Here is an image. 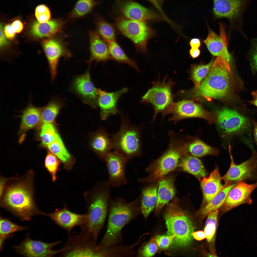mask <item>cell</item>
<instances>
[{
	"label": "cell",
	"mask_w": 257,
	"mask_h": 257,
	"mask_svg": "<svg viewBox=\"0 0 257 257\" xmlns=\"http://www.w3.org/2000/svg\"><path fill=\"white\" fill-rule=\"evenodd\" d=\"M109 204L106 229L103 238L97 245V249L121 243L122 229L135 218L140 210L139 198L127 203L118 198L110 201Z\"/></svg>",
	"instance_id": "1"
},
{
	"label": "cell",
	"mask_w": 257,
	"mask_h": 257,
	"mask_svg": "<svg viewBox=\"0 0 257 257\" xmlns=\"http://www.w3.org/2000/svg\"><path fill=\"white\" fill-rule=\"evenodd\" d=\"M232 83L229 63L217 56L208 74L197 89L198 94L206 99H221L228 94Z\"/></svg>",
	"instance_id": "2"
},
{
	"label": "cell",
	"mask_w": 257,
	"mask_h": 257,
	"mask_svg": "<svg viewBox=\"0 0 257 257\" xmlns=\"http://www.w3.org/2000/svg\"><path fill=\"white\" fill-rule=\"evenodd\" d=\"M87 222L84 229L97 239L103 227L107 214L109 202V187L104 182L95 186L85 193Z\"/></svg>",
	"instance_id": "3"
},
{
	"label": "cell",
	"mask_w": 257,
	"mask_h": 257,
	"mask_svg": "<svg viewBox=\"0 0 257 257\" xmlns=\"http://www.w3.org/2000/svg\"><path fill=\"white\" fill-rule=\"evenodd\" d=\"M31 188L23 182L9 186L3 194L2 206L23 221H29L35 215H44L36 207Z\"/></svg>",
	"instance_id": "4"
},
{
	"label": "cell",
	"mask_w": 257,
	"mask_h": 257,
	"mask_svg": "<svg viewBox=\"0 0 257 257\" xmlns=\"http://www.w3.org/2000/svg\"><path fill=\"white\" fill-rule=\"evenodd\" d=\"M164 217L168 235H174L173 244L175 248L184 247L192 242L194 227L186 213L175 202L168 205Z\"/></svg>",
	"instance_id": "5"
},
{
	"label": "cell",
	"mask_w": 257,
	"mask_h": 257,
	"mask_svg": "<svg viewBox=\"0 0 257 257\" xmlns=\"http://www.w3.org/2000/svg\"><path fill=\"white\" fill-rule=\"evenodd\" d=\"M121 124L118 132L112 135L113 148L123 154L128 160L141 154V146L139 127L131 124L127 114L119 111Z\"/></svg>",
	"instance_id": "6"
},
{
	"label": "cell",
	"mask_w": 257,
	"mask_h": 257,
	"mask_svg": "<svg viewBox=\"0 0 257 257\" xmlns=\"http://www.w3.org/2000/svg\"><path fill=\"white\" fill-rule=\"evenodd\" d=\"M159 76L152 87L142 96L140 103L144 104H151L153 107L154 114L152 121L157 114L161 113L164 117L168 114L169 111L174 103L175 95L172 92V89L175 83L171 79L167 80L166 75L162 80Z\"/></svg>",
	"instance_id": "7"
},
{
	"label": "cell",
	"mask_w": 257,
	"mask_h": 257,
	"mask_svg": "<svg viewBox=\"0 0 257 257\" xmlns=\"http://www.w3.org/2000/svg\"><path fill=\"white\" fill-rule=\"evenodd\" d=\"M115 25L119 32L133 42L138 52L146 53L148 41L154 32L145 21L119 17L115 19Z\"/></svg>",
	"instance_id": "8"
},
{
	"label": "cell",
	"mask_w": 257,
	"mask_h": 257,
	"mask_svg": "<svg viewBox=\"0 0 257 257\" xmlns=\"http://www.w3.org/2000/svg\"><path fill=\"white\" fill-rule=\"evenodd\" d=\"M172 143L168 149L153 164L149 177L139 181L153 182L159 180L177 167L181 158L186 154L185 145L184 143Z\"/></svg>",
	"instance_id": "9"
},
{
	"label": "cell",
	"mask_w": 257,
	"mask_h": 257,
	"mask_svg": "<svg viewBox=\"0 0 257 257\" xmlns=\"http://www.w3.org/2000/svg\"><path fill=\"white\" fill-rule=\"evenodd\" d=\"M69 237L60 249L59 255L65 257H97V239L84 229Z\"/></svg>",
	"instance_id": "10"
},
{
	"label": "cell",
	"mask_w": 257,
	"mask_h": 257,
	"mask_svg": "<svg viewBox=\"0 0 257 257\" xmlns=\"http://www.w3.org/2000/svg\"><path fill=\"white\" fill-rule=\"evenodd\" d=\"M169 114L172 115L170 120L175 122L192 118H203L211 124L217 120L216 114L206 110L201 105L190 100L183 99L174 102Z\"/></svg>",
	"instance_id": "11"
},
{
	"label": "cell",
	"mask_w": 257,
	"mask_h": 257,
	"mask_svg": "<svg viewBox=\"0 0 257 257\" xmlns=\"http://www.w3.org/2000/svg\"><path fill=\"white\" fill-rule=\"evenodd\" d=\"M216 116V121L219 127L227 134L243 131L249 126L247 119L234 109L223 108L218 111Z\"/></svg>",
	"instance_id": "12"
},
{
	"label": "cell",
	"mask_w": 257,
	"mask_h": 257,
	"mask_svg": "<svg viewBox=\"0 0 257 257\" xmlns=\"http://www.w3.org/2000/svg\"><path fill=\"white\" fill-rule=\"evenodd\" d=\"M122 154L115 150L110 152L105 159L109 174V178L105 182L108 187H120L126 184L125 169L128 161Z\"/></svg>",
	"instance_id": "13"
},
{
	"label": "cell",
	"mask_w": 257,
	"mask_h": 257,
	"mask_svg": "<svg viewBox=\"0 0 257 257\" xmlns=\"http://www.w3.org/2000/svg\"><path fill=\"white\" fill-rule=\"evenodd\" d=\"M229 151L231 160L230 166L226 174L221 178L224 181L225 187L252 178L257 167V160L254 158L237 164L234 161L230 144Z\"/></svg>",
	"instance_id": "14"
},
{
	"label": "cell",
	"mask_w": 257,
	"mask_h": 257,
	"mask_svg": "<svg viewBox=\"0 0 257 257\" xmlns=\"http://www.w3.org/2000/svg\"><path fill=\"white\" fill-rule=\"evenodd\" d=\"M60 240L50 243L32 240L28 237L19 245L15 246L16 251L22 255L30 257H52L59 253L60 249L53 247L60 243Z\"/></svg>",
	"instance_id": "15"
},
{
	"label": "cell",
	"mask_w": 257,
	"mask_h": 257,
	"mask_svg": "<svg viewBox=\"0 0 257 257\" xmlns=\"http://www.w3.org/2000/svg\"><path fill=\"white\" fill-rule=\"evenodd\" d=\"M57 225L64 229L70 234L74 227H79L81 229L85 227L87 222L86 214L75 213L69 209L66 206L53 213H46Z\"/></svg>",
	"instance_id": "16"
},
{
	"label": "cell",
	"mask_w": 257,
	"mask_h": 257,
	"mask_svg": "<svg viewBox=\"0 0 257 257\" xmlns=\"http://www.w3.org/2000/svg\"><path fill=\"white\" fill-rule=\"evenodd\" d=\"M72 88L84 103L94 108L98 106V89L92 81L89 70L75 78Z\"/></svg>",
	"instance_id": "17"
},
{
	"label": "cell",
	"mask_w": 257,
	"mask_h": 257,
	"mask_svg": "<svg viewBox=\"0 0 257 257\" xmlns=\"http://www.w3.org/2000/svg\"><path fill=\"white\" fill-rule=\"evenodd\" d=\"M257 187V182L251 184L243 181L237 182L229 191L222 205L223 209L230 210L241 205L251 204V194Z\"/></svg>",
	"instance_id": "18"
},
{
	"label": "cell",
	"mask_w": 257,
	"mask_h": 257,
	"mask_svg": "<svg viewBox=\"0 0 257 257\" xmlns=\"http://www.w3.org/2000/svg\"><path fill=\"white\" fill-rule=\"evenodd\" d=\"M248 0H214L213 12L217 19L225 18L231 21L242 16Z\"/></svg>",
	"instance_id": "19"
},
{
	"label": "cell",
	"mask_w": 257,
	"mask_h": 257,
	"mask_svg": "<svg viewBox=\"0 0 257 257\" xmlns=\"http://www.w3.org/2000/svg\"><path fill=\"white\" fill-rule=\"evenodd\" d=\"M119 9L125 18L131 20L145 21L149 20L158 21L164 19L162 16L131 1L120 3Z\"/></svg>",
	"instance_id": "20"
},
{
	"label": "cell",
	"mask_w": 257,
	"mask_h": 257,
	"mask_svg": "<svg viewBox=\"0 0 257 257\" xmlns=\"http://www.w3.org/2000/svg\"><path fill=\"white\" fill-rule=\"evenodd\" d=\"M220 27L219 36L209 29L208 35L204 42L213 55L220 56L229 63L231 57L228 50L227 40L224 27L220 23Z\"/></svg>",
	"instance_id": "21"
},
{
	"label": "cell",
	"mask_w": 257,
	"mask_h": 257,
	"mask_svg": "<svg viewBox=\"0 0 257 257\" xmlns=\"http://www.w3.org/2000/svg\"><path fill=\"white\" fill-rule=\"evenodd\" d=\"M128 91L127 88L112 92L98 89V105L100 109L102 120H105L110 115H115L119 112L117 108V101L119 98Z\"/></svg>",
	"instance_id": "22"
},
{
	"label": "cell",
	"mask_w": 257,
	"mask_h": 257,
	"mask_svg": "<svg viewBox=\"0 0 257 257\" xmlns=\"http://www.w3.org/2000/svg\"><path fill=\"white\" fill-rule=\"evenodd\" d=\"M44 50L49 63L51 80L54 81L57 73L58 60L61 56L67 53V51L59 40L50 39L44 43Z\"/></svg>",
	"instance_id": "23"
},
{
	"label": "cell",
	"mask_w": 257,
	"mask_h": 257,
	"mask_svg": "<svg viewBox=\"0 0 257 257\" xmlns=\"http://www.w3.org/2000/svg\"><path fill=\"white\" fill-rule=\"evenodd\" d=\"M218 168L216 167L208 178L204 177L200 182L203 195V204L210 202L224 187Z\"/></svg>",
	"instance_id": "24"
},
{
	"label": "cell",
	"mask_w": 257,
	"mask_h": 257,
	"mask_svg": "<svg viewBox=\"0 0 257 257\" xmlns=\"http://www.w3.org/2000/svg\"><path fill=\"white\" fill-rule=\"evenodd\" d=\"M89 34L91 55L88 62L90 63L95 61L97 63L100 62L105 63L112 59L106 41L95 31H90Z\"/></svg>",
	"instance_id": "25"
},
{
	"label": "cell",
	"mask_w": 257,
	"mask_h": 257,
	"mask_svg": "<svg viewBox=\"0 0 257 257\" xmlns=\"http://www.w3.org/2000/svg\"><path fill=\"white\" fill-rule=\"evenodd\" d=\"M90 147L99 158L105 160L112 146L111 138L104 128L101 127L92 135L90 139Z\"/></svg>",
	"instance_id": "26"
},
{
	"label": "cell",
	"mask_w": 257,
	"mask_h": 257,
	"mask_svg": "<svg viewBox=\"0 0 257 257\" xmlns=\"http://www.w3.org/2000/svg\"><path fill=\"white\" fill-rule=\"evenodd\" d=\"M65 23L64 21L61 19L51 20L43 23L35 21L32 25L30 32L33 35L38 37H50L61 31Z\"/></svg>",
	"instance_id": "27"
},
{
	"label": "cell",
	"mask_w": 257,
	"mask_h": 257,
	"mask_svg": "<svg viewBox=\"0 0 257 257\" xmlns=\"http://www.w3.org/2000/svg\"><path fill=\"white\" fill-rule=\"evenodd\" d=\"M29 101L26 107L21 111V119L19 133H23L38 126L40 122L43 107H38Z\"/></svg>",
	"instance_id": "28"
},
{
	"label": "cell",
	"mask_w": 257,
	"mask_h": 257,
	"mask_svg": "<svg viewBox=\"0 0 257 257\" xmlns=\"http://www.w3.org/2000/svg\"><path fill=\"white\" fill-rule=\"evenodd\" d=\"M175 193L173 179L169 178L159 180L155 206L156 211L158 212L173 198Z\"/></svg>",
	"instance_id": "29"
},
{
	"label": "cell",
	"mask_w": 257,
	"mask_h": 257,
	"mask_svg": "<svg viewBox=\"0 0 257 257\" xmlns=\"http://www.w3.org/2000/svg\"><path fill=\"white\" fill-rule=\"evenodd\" d=\"M179 164L183 171L198 178H203L206 175L201 161L196 157L187 153L181 158Z\"/></svg>",
	"instance_id": "30"
},
{
	"label": "cell",
	"mask_w": 257,
	"mask_h": 257,
	"mask_svg": "<svg viewBox=\"0 0 257 257\" xmlns=\"http://www.w3.org/2000/svg\"><path fill=\"white\" fill-rule=\"evenodd\" d=\"M47 147L50 152L59 159L65 169L69 170L72 169L75 160L66 149L59 135Z\"/></svg>",
	"instance_id": "31"
},
{
	"label": "cell",
	"mask_w": 257,
	"mask_h": 257,
	"mask_svg": "<svg viewBox=\"0 0 257 257\" xmlns=\"http://www.w3.org/2000/svg\"><path fill=\"white\" fill-rule=\"evenodd\" d=\"M64 105L61 100L55 97L53 98L45 106L43 107L38 126L40 128L44 124L53 122Z\"/></svg>",
	"instance_id": "32"
},
{
	"label": "cell",
	"mask_w": 257,
	"mask_h": 257,
	"mask_svg": "<svg viewBox=\"0 0 257 257\" xmlns=\"http://www.w3.org/2000/svg\"><path fill=\"white\" fill-rule=\"evenodd\" d=\"M187 153L197 157H200L208 155H217L218 149L211 147L198 139L189 143H186Z\"/></svg>",
	"instance_id": "33"
},
{
	"label": "cell",
	"mask_w": 257,
	"mask_h": 257,
	"mask_svg": "<svg viewBox=\"0 0 257 257\" xmlns=\"http://www.w3.org/2000/svg\"><path fill=\"white\" fill-rule=\"evenodd\" d=\"M157 187H149L143 190L141 200L140 211L144 217L147 218L156 206L157 200Z\"/></svg>",
	"instance_id": "34"
},
{
	"label": "cell",
	"mask_w": 257,
	"mask_h": 257,
	"mask_svg": "<svg viewBox=\"0 0 257 257\" xmlns=\"http://www.w3.org/2000/svg\"><path fill=\"white\" fill-rule=\"evenodd\" d=\"M107 42L109 53L112 59L118 63L127 64L138 71H140L135 61L128 56L116 40Z\"/></svg>",
	"instance_id": "35"
},
{
	"label": "cell",
	"mask_w": 257,
	"mask_h": 257,
	"mask_svg": "<svg viewBox=\"0 0 257 257\" xmlns=\"http://www.w3.org/2000/svg\"><path fill=\"white\" fill-rule=\"evenodd\" d=\"M94 21L97 33L106 42L116 40L117 31L114 26L97 14L95 15Z\"/></svg>",
	"instance_id": "36"
},
{
	"label": "cell",
	"mask_w": 257,
	"mask_h": 257,
	"mask_svg": "<svg viewBox=\"0 0 257 257\" xmlns=\"http://www.w3.org/2000/svg\"><path fill=\"white\" fill-rule=\"evenodd\" d=\"M98 4L96 0H78L69 14L68 19L72 20L84 16L90 12Z\"/></svg>",
	"instance_id": "37"
},
{
	"label": "cell",
	"mask_w": 257,
	"mask_h": 257,
	"mask_svg": "<svg viewBox=\"0 0 257 257\" xmlns=\"http://www.w3.org/2000/svg\"><path fill=\"white\" fill-rule=\"evenodd\" d=\"M236 184L225 187L210 202L202 208L201 211L202 214L204 216H206L211 211L219 209L224 204L230 190Z\"/></svg>",
	"instance_id": "38"
},
{
	"label": "cell",
	"mask_w": 257,
	"mask_h": 257,
	"mask_svg": "<svg viewBox=\"0 0 257 257\" xmlns=\"http://www.w3.org/2000/svg\"><path fill=\"white\" fill-rule=\"evenodd\" d=\"M27 227L17 225L8 219L0 217V246L3 247L4 240L11 233L25 230Z\"/></svg>",
	"instance_id": "39"
},
{
	"label": "cell",
	"mask_w": 257,
	"mask_h": 257,
	"mask_svg": "<svg viewBox=\"0 0 257 257\" xmlns=\"http://www.w3.org/2000/svg\"><path fill=\"white\" fill-rule=\"evenodd\" d=\"M214 60L212 59L205 65H194L192 67L190 78L197 89L202 80L208 74Z\"/></svg>",
	"instance_id": "40"
},
{
	"label": "cell",
	"mask_w": 257,
	"mask_h": 257,
	"mask_svg": "<svg viewBox=\"0 0 257 257\" xmlns=\"http://www.w3.org/2000/svg\"><path fill=\"white\" fill-rule=\"evenodd\" d=\"M40 136L42 145L47 147L59 136L54 126L51 123L43 125L41 127Z\"/></svg>",
	"instance_id": "41"
},
{
	"label": "cell",
	"mask_w": 257,
	"mask_h": 257,
	"mask_svg": "<svg viewBox=\"0 0 257 257\" xmlns=\"http://www.w3.org/2000/svg\"><path fill=\"white\" fill-rule=\"evenodd\" d=\"M218 213L219 209H218L211 211L208 215L204 231L208 242L212 241L215 234L217 225Z\"/></svg>",
	"instance_id": "42"
},
{
	"label": "cell",
	"mask_w": 257,
	"mask_h": 257,
	"mask_svg": "<svg viewBox=\"0 0 257 257\" xmlns=\"http://www.w3.org/2000/svg\"><path fill=\"white\" fill-rule=\"evenodd\" d=\"M60 162L56 156L50 152L46 155L44 161L45 166L50 174L53 182L56 181L57 172Z\"/></svg>",
	"instance_id": "43"
},
{
	"label": "cell",
	"mask_w": 257,
	"mask_h": 257,
	"mask_svg": "<svg viewBox=\"0 0 257 257\" xmlns=\"http://www.w3.org/2000/svg\"><path fill=\"white\" fill-rule=\"evenodd\" d=\"M158 247L156 241V236L138 250L137 255L141 257H152L156 252Z\"/></svg>",
	"instance_id": "44"
},
{
	"label": "cell",
	"mask_w": 257,
	"mask_h": 257,
	"mask_svg": "<svg viewBox=\"0 0 257 257\" xmlns=\"http://www.w3.org/2000/svg\"><path fill=\"white\" fill-rule=\"evenodd\" d=\"M35 15L38 21L41 23L48 21L51 17V13L49 9L44 5H40L36 7L35 10Z\"/></svg>",
	"instance_id": "45"
},
{
	"label": "cell",
	"mask_w": 257,
	"mask_h": 257,
	"mask_svg": "<svg viewBox=\"0 0 257 257\" xmlns=\"http://www.w3.org/2000/svg\"><path fill=\"white\" fill-rule=\"evenodd\" d=\"M174 235H159L156 236V241L158 248L161 249H167L173 243Z\"/></svg>",
	"instance_id": "46"
},
{
	"label": "cell",
	"mask_w": 257,
	"mask_h": 257,
	"mask_svg": "<svg viewBox=\"0 0 257 257\" xmlns=\"http://www.w3.org/2000/svg\"><path fill=\"white\" fill-rule=\"evenodd\" d=\"M148 0L157 9L161 14V15L164 20L169 23L172 22L168 18L164 12L158 0Z\"/></svg>",
	"instance_id": "47"
},
{
	"label": "cell",
	"mask_w": 257,
	"mask_h": 257,
	"mask_svg": "<svg viewBox=\"0 0 257 257\" xmlns=\"http://www.w3.org/2000/svg\"><path fill=\"white\" fill-rule=\"evenodd\" d=\"M11 25L12 30L15 33H20L23 29V24L19 20L14 21Z\"/></svg>",
	"instance_id": "48"
},
{
	"label": "cell",
	"mask_w": 257,
	"mask_h": 257,
	"mask_svg": "<svg viewBox=\"0 0 257 257\" xmlns=\"http://www.w3.org/2000/svg\"><path fill=\"white\" fill-rule=\"evenodd\" d=\"M252 65L253 69L257 71V43L253 48L252 58Z\"/></svg>",
	"instance_id": "49"
},
{
	"label": "cell",
	"mask_w": 257,
	"mask_h": 257,
	"mask_svg": "<svg viewBox=\"0 0 257 257\" xmlns=\"http://www.w3.org/2000/svg\"><path fill=\"white\" fill-rule=\"evenodd\" d=\"M4 32L6 36L9 39H12L15 37L16 33L12 30L11 25L9 24L5 26Z\"/></svg>",
	"instance_id": "50"
},
{
	"label": "cell",
	"mask_w": 257,
	"mask_h": 257,
	"mask_svg": "<svg viewBox=\"0 0 257 257\" xmlns=\"http://www.w3.org/2000/svg\"><path fill=\"white\" fill-rule=\"evenodd\" d=\"M193 238L196 240L200 241L206 238L205 233L202 231H199L193 232L192 233Z\"/></svg>",
	"instance_id": "51"
},
{
	"label": "cell",
	"mask_w": 257,
	"mask_h": 257,
	"mask_svg": "<svg viewBox=\"0 0 257 257\" xmlns=\"http://www.w3.org/2000/svg\"><path fill=\"white\" fill-rule=\"evenodd\" d=\"M3 29L2 25L1 23L0 26V47H2L8 43V42L4 35Z\"/></svg>",
	"instance_id": "52"
},
{
	"label": "cell",
	"mask_w": 257,
	"mask_h": 257,
	"mask_svg": "<svg viewBox=\"0 0 257 257\" xmlns=\"http://www.w3.org/2000/svg\"><path fill=\"white\" fill-rule=\"evenodd\" d=\"M190 44L191 48H199L201 45L200 40L198 38L193 39L191 40Z\"/></svg>",
	"instance_id": "53"
},
{
	"label": "cell",
	"mask_w": 257,
	"mask_h": 257,
	"mask_svg": "<svg viewBox=\"0 0 257 257\" xmlns=\"http://www.w3.org/2000/svg\"><path fill=\"white\" fill-rule=\"evenodd\" d=\"M200 52L199 48H191L189 51L190 55L193 58L198 57L200 54Z\"/></svg>",
	"instance_id": "54"
},
{
	"label": "cell",
	"mask_w": 257,
	"mask_h": 257,
	"mask_svg": "<svg viewBox=\"0 0 257 257\" xmlns=\"http://www.w3.org/2000/svg\"><path fill=\"white\" fill-rule=\"evenodd\" d=\"M252 97V99L248 102L250 104H252L257 107V90L253 91L251 93Z\"/></svg>",
	"instance_id": "55"
},
{
	"label": "cell",
	"mask_w": 257,
	"mask_h": 257,
	"mask_svg": "<svg viewBox=\"0 0 257 257\" xmlns=\"http://www.w3.org/2000/svg\"><path fill=\"white\" fill-rule=\"evenodd\" d=\"M6 180V179H5L2 178L0 179V197L2 195L3 193L5 183Z\"/></svg>",
	"instance_id": "56"
},
{
	"label": "cell",
	"mask_w": 257,
	"mask_h": 257,
	"mask_svg": "<svg viewBox=\"0 0 257 257\" xmlns=\"http://www.w3.org/2000/svg\"><path fill=\"white\" fill-rule=\"evenodd\" d=\"M254 131L255 139L257 144V124L255 127Z\"/></svg>",
	"instance_id": "57"
},
{
	"label": "cell",
	"mask_w": 257,
	"mask_h": 257,
	"mask_svg": "<svg viewBox=\"0 0 257 257\" xmlns=\"http://www.w3.org/2000/svg\"><path fill=\"white\" fill-rule=\"evenodd\" d=\"M160 5L163 2V0H158Z\"/></svg>",
	"instance_id": "58"
}]
</instances>
